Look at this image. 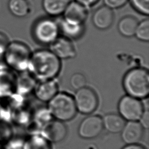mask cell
Listing matches in <instances>:
<instances>
[{
	"mask_svg": "<svg viewBox=\"0 0 149 149\" xmlns=\"http://www.w3.org/2000/svg\"><path fill=\"white\" fill-rule=\"evenodd\" d=\"M31 54L29 47L24 43L17 41L10 42L2 55L3 63L13 71H26Z\"/></svg>",
	"mask_w": 149,
	"mask_h": 149,
	"instance_id": "3957f363",
	"label": "cell"
},
{
	"mask_svg": "<svg viewBox=\"0 0 149 149\" xmlns=\"http://www.w3.org/2000/svg\"><path fill=\"white\" fill-rule=\"evenodd\" d=\"M36 79L27 71L19 72L16 76L15 93L19 95H25L34 90L37 83Z\"/></svg>",
	"mask_w": 149,
	"mask_h": 149,
	"instance_id": "2e32d148",
	"label": "cell"
},
{
	"mask_svg": "<svg viewBox=\"0 0 149 149\" xmlns=\"http://www.w3.org/2000/svg\"><path fill=\"white\" fill-rule=\"evenodd\" d=\"M73 97L77 111L82 114L90 115L94 112L98 107V95L90 87L85 86L77 90Z\"/></svg>",
	"mask_w": 149,
	"mask_h": 149,
	"instance_id": "8992f818",
	"label": "cell"
},
{
	"mask_svg": "<svg viewBox=\"0 0 149 149\" xmlns=\"http://www.w3.org/2000/svg\"><path fill=\"white\" fill-rule=\"evenodd\" d=\"M102 122L104 128L113 134L120 133L126 123V120L119 114L115 113L106 114L102 118Z\"/></svg>",
	"mask_w": 149,
	"mask_h": 149,
	"instance_id": "e0dca14e",
	"label": "cell"
},
{
	"mask_svg": "<svg viewBox=\"0 0 149 149\" xmlns=\"http://www.w3.org/2000/svg\"><path fill=\"white\" fill-rule=\"evenodd\" d=\"M70 0H42V6L45 12L51 16L62 15Z\"/></svg>",
	"mask_w": 149,
	"mask_h": 149,
	"instance_id": "ac0fdd59",
	"label": "cell"
},
{
	"mask_svg": "<svg viewBox=\"0 0 149 149\" xmlns=\"http://www.w3.org/2000/svg\"><path fill=\"white\" fill-rule=\"evenodd\" d=\"M134 36L143 41L149 40V20L148 19L139 22Z\"/></svg>",
	"mask_w": 149,
	"mask_h": 149,
	"instance_id": "cb8c5ba5",
	"label": "cell"
},
{
	"mask_svg": "<svg viewBox=\"0 0 149 149\" xmlns=\"http://www.w3.org/2000/svg\"><path fill=\"white\" fill-rule=\"evenodd\" d=\"M8 9L13 15L18 17H25L31 11L30 5L27 0H9Z\"/></svg>",
	"mask_w": 149,
	"mask_h": 149,
	"instance_id": "44dd1931",
	"label": "cell"
},
{
	"mask_svg": "<svg viewBox=\"0 0 149 149\" xmlns=\"http://www.w3.org/2000/svg\"><path fill=\"white\" fill-rule=\"evenodd\" d=\"M61 69V59L50 49H39L31 54L27 71L38 81L56 78Z\"/></svg>",
	"mask_w": 149,
	"mask_h": 149,
	"instance_id": "6da1fadb",
	"label": "cell"
},
{
	"mask_svg": "<svg viewBox=\"0 0 149 149\" xmlns=\"http://www.w3.org/2000/svg\"><path fill=\"white\" fill-rule=\"evenodd\" d=\"M32 32L38 42L51 45L59 37L60 30L59 24L55 20L49 17H42L35 22Z\"/></svg>",
	"mask_w": 149,
	"mask_h": 149,
	"instance_id": "5b68a950",
	"label": "cell"
},
{
	"mask_svg": "<svg viewBox=\"0 0 149 149\" xmlns=\"http://www.w3.org/2000/svg\"><path fill=\"white\" fill-rule=\"evenodd\" d=\"M52 119H54V118L47 107L38 108L33 115V120L41 127Z\"/></svg>",
	"mask_w": 149,
	"mask_h": 149,
	"instance_id": "603a6c76",
	"label": "cell"
},
{
	"mask_svg": "<svg viewBox=\"0 0 149 149\" xmlns=\"http://www.w3.org/2000/svg\"><path fill=\"white\" fill-rule=\"evenodd\" d=\"M23 149H52V147L47 140L40 134H36L24 140Z\"/></svg>",
	"mask_w": 149,
	"mask_h": 149,
	"instance_id": "7402d4cb",
	"label": "cell"
},
{
	"mask_svg": "<svg viewBox=\"0 0 149 149\" xmlns=\"http://www.w3.org/2000/svg\"><path fill=\"white\" fill-rule=\"evenodd\" d=\"M10 41L4 33L0 32V56L3 55Z\"/></svg>",
	"mask_w": 149,
	"mask_h": 149,
	"instance_id": "f546056e",
	"label": "cell"
},
{
	"mask_svg": "<svg viewBox=\"0 0 149 149\" xmlns=\"http://www.w3.org/2000/svg\"><path fill=\"white\" fill-rule=\"evenodd\" d=\"M16 76L6 66L0 68V97H7L15 93Z\"/></svg>",
	"mask_w": 149,
	"mask_h": 149,
	"instance_id": "4fadbf2b",
	"label": "cell"
},
{
	"mask_svg": "<svg viewBox=\"0 0 149 149\" xmlns=\"http://www.w3.org/2000/svg\"><path fill=\"white\" fill-rule=\"evenodd\" d=\"M3 66H5V65L4 63H3V61L2 62V61L0 59V68H2V67H3Z\"/></svg>",
	"mask_w": 149,
	"mask_h": 149,
	"instance_id": "836d02e7",
	"label": "cell"
},
{
	"mask_svg": "<svg viewBox=\"0 0 149 149\" xmlns=\"http://www.w3.org/2000/svg\"><path fill=\"white\" fill-rule=\"evenodd\" d=\"M122 149H146V148L143 146L139 144L138 143H136V144H126Z\"/></svg>",
	"mask_w": 149,
	"mask_h": 149,
	"instance_id": "d6a6232c",
	"label": "cell"
},
{
	"mask_svg": "<svg viewBox=\"0 0 149 149\" xmlns=\"http://www.w3.org/2000/svg\"><path fill=\"white\" fill-rule=\"evenodd\" d=\"M144 129H148L149 127V112L148 110L146 109L138 120Z\"/></svg>",
	"mask_w": 149,
	"mask_h": 149,
	"instance_id": "4dcf8cb0",
	"label": "cell"
},
{
	"mask_svg": "<svg viewBox=\"0 0 149 149\" xmlns=\"http://www.w3.org/2000/svg\"><path fill=\"white\" fill-rule=\"evenodd\" d=\"M83 5L89 8L96 4L100 0H74Z\"/></svg>",
	"mask_w": 149,
	"mask_h": 149,
	"instance_id": "1f68e13d",
	"label": "cell"
},
{
	"mask_svg": "<svg viewBox=\"0 0 149 149\" xmlns=\"http://www.w3.org/2000/svg\"><path fill=\"white\" fill-rule=\"evenodd\" d=\"M60 32L63 34V36L70 40H74L80 37L84 31V24H71L63 19L58 23Z\"/></svg>",
	"mask_w": 149,
	"mask_h": 149,
	"instance_id": "d6986e66",
	"label": "cell"
},
{
	"mask_svg": "<svg viewBox=\"0 0 149 149\" xmlns=\"http://www.w3.org/2000/svg\"><path fill=\"white\" fill-rule=\"evenodd\" d=\"M133 7L139 13L148 16L149 14V0H129Z\"/></svg>",
	"mask_w": 149,
	"mask_h": 149,
	"instance_id": "484cf974",
	"label": "cell"
},
{
	"mask_svg": "<svg viewBox=\"0 0 149 149\" xmlns=\"http://www.w3.org/2000/svg\"><path fill=\"white\" fill-rule=\"evenodd\" d=\"M138 23L136 17L132 16H126L119 20L118 24V31L123 36L132 37L134 36Z\"/></svg>",
	"mask_w": 149,
	"mask_h": 149,
	"instance_id": "ffe728a7",
	"label": "cell"
},
{
	"mask_svg": "<svg viewBox=\"0 0 149 149\" xmlns=\"http://www.w3.org/2000/svg\"><path fill=\"white\" fill-rule=\"evenodd\" d=\"M86 78L81 73L77 72L73 74L70 79V86L76 90L86 86Z\"/></svg>",
	"mask_w": 149,
	"mask_h": 149,
	"instance_id": "d4e9b609",
	"label": "cell"
},
{
	"mask_svg": "<svg viewBox=\"0 0 149 149\" xmlns=\"http://www.w3.org/2000/svg\"><path fill=\"white\" fill-rule=\"evenodd\" d=\"M123 87L127 94L140 100L149 94V73L147 69L137 67L130 69L123 79Z\"/></svg>",
	"mask_w": 149,
	"mask_h": 149,
	"instance_id": "7a4b0ae2",
	"label": "cell"
},
{
	"mask_svg": "<svg viewBox=\"0 0 149 149\" xmlns=\"http://www.w3.org/2000/svg\"><path fill=\"white\" fill-rule=\"evenodd\" d=\"M59 84L56 78L37 82L34 88L36 97L44 102H48L59 91Z\"/></svg>",
	"mask_w": 149,
	"mask_h": 149,
	"instance_id": "7c38bea8",
	"label": "cell"
},
{
	"mask_svg": "<svg viewBox=\"0 0 149 149\" xmlns=\"http://www.w3.org/2000/svg\"><path fill=\"white\" fill-rule=\"evenodd\" d=\"M67 134V129L63 122L52 119L41 127L40 135L51 143L62 141Z\"/></svg>",
	"mask_w": 149,
	"mask_h": 149,
	"instance_id": "9c48e42d",
	"label": "cell"
},
{
	"mask_svg": "<svg viewBox=\"0 0 149 149\" xmlns=\"http://www.w3.org/2000/svg\"><path fill=\"white\" fill-rule=\"evenodd\" d=\"M50 50L60 59L73 58L77 54L72 40L64 36H59L50 45Z\"/></svg>",
	"mask_w": 149,
	"mask_h": 149,
	"instance_id": "8fae6325",
	"label": "cell"
},
{
	"mask_svg": "<svg viewBox=\"0 0 149 149\" xmlns=\"http://www.w3.org/2000/svg\"><path fill=\"white\" fill-rule=\"evenodd\" d=\"M104 129L102 118L92 115L85 118L80 123L79 135L85 139H91L98 136Z\"/></svg>",
	"mask_w": 149,
	"mask_h": 149,
	"instance_id": "ba28073f",
	"label": "cell"
},
{
	"mask_svg": "<svg viewBox=\"0 0 149 149\" xmlns=\"http://www.w3.org/2000/svg\"><path fill=\"white\" fill-rule=\"evenodd\" d=\"M144 129L139 121H127L120 132L122 139L126 144L138 143L143 136Z\"/></svg>",
	"mask_w": 149,
	"mask_h": 149,
	"instance_id": "5bb4252c",
	"label": "cell"
},
{
	"mask_svg": "<svg viewBox=\"0 0 149 149\" xmlns=\"http://www.w3.org/2000/svg\"><path fill=\"white\" fill-rule=\"evenodd\" d=\"M88 8L76 1H70L62 14L63 19L71 24H84L88 16Z\"/></svg>",
	"mask_w": 149,
	"mask_h": 149,
	"instance_id": "30bf717a",
	"label": "cell"
},
{
	"mask_svg": "<svg viewBox=\"0 0 149 149\" xmlns=\"http://www.w3.org/2000/svg\"><path fill=\"white\" fill-rule=\"evenodd\" d=\"M47 108L54 119L63 122L72 119L77 112L73 97L64 92H58L48 102Z\"/></svg>",
	"mask_w": 149,
	"mask_h": 149,
	"instance_id": "277c9868",
	"label": "cell"
},
{
	"mask_svg": "<svg viewBox=\"0 0 149 149\" xmlns=\"http://www.w3.org/2000/svg\"><path fill=\"white\" fill-rule=\"evenodd\" d=\"M24 140L17 139H12V138L9 140V143H8L5 149H23Z\"/></svg>",
	"mask_w": 149,
	"mask_h": 149,
	"instance_id": "f1b7e54d",
	"label": "cell"
},
{
	"mask_svg": "<svg viewBox=\"0 0 149 149\" xmlns=\"http://www.w3.org/2000/svg\"><path fill=\"white\" fill-rule=\"evenodd\" d=\"M114 13L113 9L103 5L97 8L92 16L94 26L100 30L109 29L113 23Z\"/></svg>",
	"mask_w": 149,
	"mask_h": 149,
	"instance_id": "9a60e30c",
	"label": "cell"
},
{
	"mask_svg": "<svg viewBox=\"0 0 149 149\" xmlns=\"http://www.w3.org/2000/svg\"><path fill=\"white\" fill-rule=\"evenodd\" d=\"M118 108L119 114L126 121H138L146 109L141 100L127 94L120 99Z\"/></svg>",
	"mask_w": 149,
	"mask_h": 149,
	"instance_id": "52a82bcc",
	"label": "cell"
},
{
	"mask_svg": "<svg viewBox=\"0 0 149 149\" xmlns=\"http://www.w3.org/2000/svg\"><path fill=\"white\" fill-rule=\"evenodd\" d=\"M128 1L129 0H103L104 5L112 9L120 8L125 5Z\"/></svg>",
	"mask_w": 149,
	"mask_h": 149,
	"instance_id": "83f0119b",
	"label": "cell"
},
{
	"mask_svg": "<svg viewBox=\"0 0 149 149\" xmlns=\"http://www.w3.org/2000/svg\"><path fill=\"white\" fill-rule=\"evenodd\" d=\"M12 136V130L6 122H0V143L8 142Z\"/></svg>",
	"mask_w": 149,
	"mask_h": 149,
	"instance_id": "4316f807",
	"label": "cell"
}]
</instances>
